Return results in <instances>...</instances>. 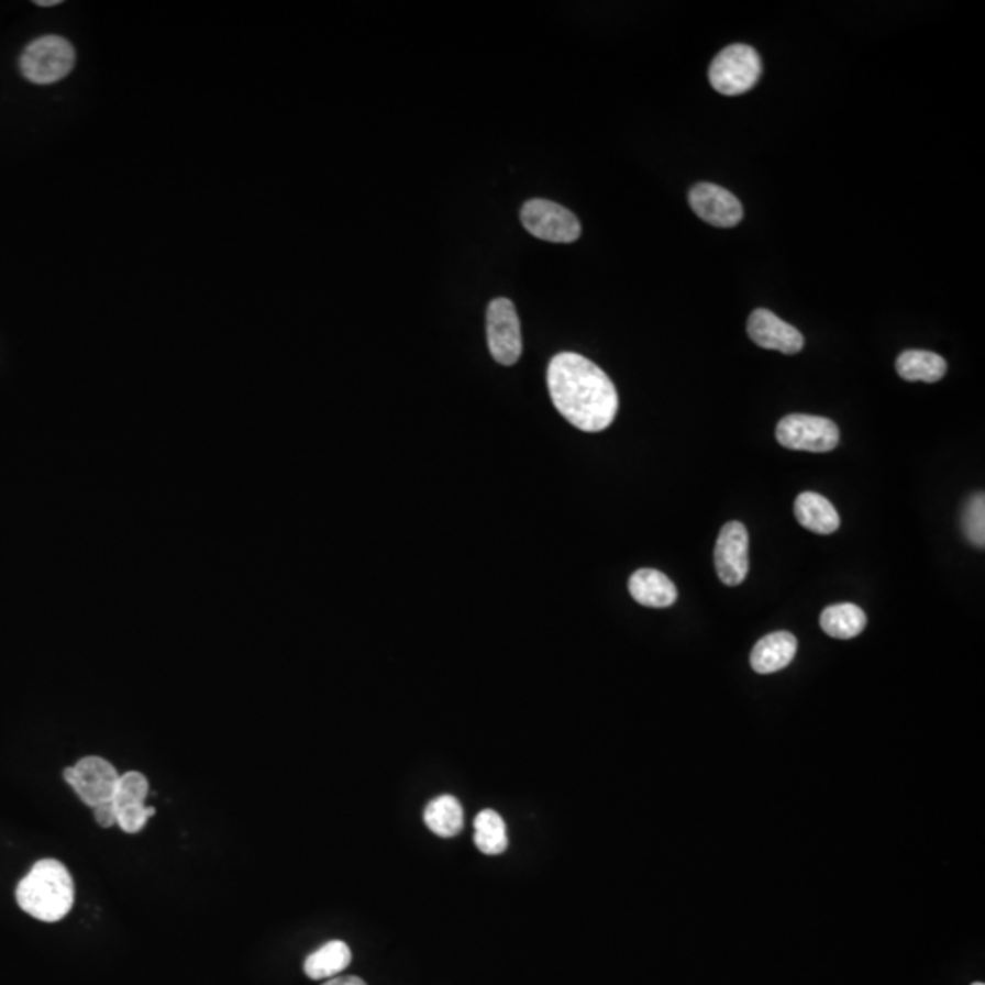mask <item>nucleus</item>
<instances>
[{
	"label": "nucleus",
	"mask_w": 985,
	"mask_h": 985,
	"mask_svg": "<svg viewBox=\"0 0 985 985\" xmlns=\"http://www.w3.org/2000/svg\"><path fill=\"white\" fill-rule=\"evenodd\" d=\"M973 985H984V984H982V982H976V984H973Z\"/></svg>",
	"instance_id": "nucleus-25"
},
{
	"label": "nucleus",
	"mask_w": 985,
	"mask_h": 985,
	"mask_svg": "<svg viewBox=\"0 0 985 985\" xmlns=\"http://www.w3.org/2000/svg\"><path fill=\"white\" fill-rule=\"evenodd\" d=\"M74 900L76 885L70 871L54 857L38 860L16 885V904L41 921L63 920L74 907Z\"/></svg>",
	"instance_id": "nucleus-2"
},
{
	"label": "nucleus",
	"mask_w": 985,
	"mask_h": 985,
	"mask_svg": "<svg viewBox=\"0 0 985 985\" xmlns=\"http://www.w3.org/2000/svg\"><path fill=\"white\" fill-rule=\"evenodd\" d=\"M423 821L440 838H453L464 829V809L455 796H439L423 810Z\"/></svg>",
	"instance_id": "nucleus-19"
},
{
	"label": "nucleus",
	"mask_w": 985,
	"mask_h": 985,
	"mask_svg": "<svg viewBox=\"0 0 985 985\" xmlns=\"http://www.w3.org/2000/svg\"><path fill=\"white\" fill-rule=\"evenodd\" d=\"M896 370L904 380L934 384L948 373V362L940 354L910 348L896 359Z\"/></svg>",
	"instance_id": "nucleus-16"
},
{
	"label": "nucleus",
	"mask_w": 985,
	"mask_h": 985,
	"mask_svg": "<svg viewBox=\"0 0 985 985\" xmlns=\"http://www.w3.org/2000/svg\"><path fill=\"white\" fill-rule=\"evenodd\" d=\"M749 336L755 345L783 354H798L805 345V337L798 329L783 322L774 312L755 309L749 318Z\"/></svg>",
	"instance_id": "nucleus-12"
},
{
	"label": "nucleus",
	"mask_w": 985,
	"mask_h": 985,
	"mask_svg": "<svg viewBox=\"0 0 985 985\" xmlns=\"http://www.w3.org/2000/svg\"><path fill=\"white\" fill-rule=\"evenodd\" d=\"M776 439L787 450L829 453L840 444V429L830 418L788 414L777 423Z\"/></svg>",
	"instance_id": "nucleus-5"
},
{
	"label": "nucleus",
	"mask_w": 985,
	"mask_h": 985,
	"mask_svg": "<svg viewBox=\"0 0 985 985\" xmlns=\"http://www.w3.org/2000/svg\"><path fill=\"white\" fill-rule=\"evenodd\" d=\"M628 589L633 599L646 608H668L677 600L675 584L658 569H638L630 577Z\"/></svg>",
	"instance_id": "nucleus-15"
},
{
	"label": "nucleus",
	"mask_w": 985,
	"mask_h": 985,
	"mask_svg": "<svg viewBox=\"0 0 985 985\" xmlns=\"http://www.w3.org/2000/svg\"><path fill=\"white\" fill-rule=\"evenodd\" d=\"M76 65V49L57 35L33 41L21 57L22 76L35 85H52L65 79Z\"/></svg>",
	"instance_id": "nucleus-4"
},
{
	"label": "nucleus",
	"mask_w": 985,
	"mask_h": 985,
	"mask_svg": "<svg viewBox=\"0 0 985 985\" xmlns=\"http://www.w3.org/2000/svg\"><path fill=\"white\" fill-rule=\"evenodd\" d=\"M63 776L70 783L81 801L96 809L99 805L112 801L121 774L104 757L86 755L77 761L76 765L65 768Z\"/></svg>",
	"instance_id": "nucleus-6"
},
{
	"label": "nucleus",
	"mask_w": 985,
	"mask_h": 985,
	"mask_svg": "<svg viewBox=\"0 0 985 985\" xmlns=\"http://www.w3.org/2000/svg\"><path fill=\"white\" fill-rule=\"evenodd\" d=\"M351 949L342 940H331L314 953L309 954L303 971L311 981H329L347 970L351 964Z\"/></svg>",
	"instance_id": "nucleus-17"
},
{
	"label": "nucleus",
	"mask_w": 985,
	"mask_h": 985,
	"mask_svg": "<svg viewBox=\"0 0 985 985\" xmlns=\"http://www.w3.org/2000/svg\"><path fill=\"white\" fill-rule=\"evenodd\" d=\"M820 624L823 632L834 639H854L867 627V616L860 606L834 605L824 608L820 617Z\"/></svg>",
	"instance_id": "nucleus-18"
},
{
	"label": "nucleus",
	"mask_w": 985,
	"mask_h": 985,
	"mask_svg": "<svg viewBox=\"0 0 985 985\" xmlns=\"http://www.w3.org/2000/svg\"><path fill=\"white\" fill-rule=\"evenodd\" d=\"M962 530L967 541L976 547L985 546V497L984 492H976L965 503L962 513Z\"/></svg>",
	"instance_id": "nucleus-21"
},
{
	"label": "nucleus",
	"mask_w": 985,
	"mask_h": 985,
	"mask_svg": "<svg viewBox=\"0 0 985 985\" xmlns=\"http://www.w3.org/2000/svg\"><path fill=\"white\" fill-rule=\"evenodd\" d=\"M713 564L727 586H739L749 575V531L738 520L724 524L719 533Z\"/></svg>",
	"instance_id": "nucleus-10"
},
{
	"label": "nucleus",
	"mask_w": 985,
	"mask_h": 985,
	"mask_svg": "<svg viewBox=\"0 0 985 985\" xmlns=\"http://www.w3.org/2000/svg\"><path fill=\"white\" fill-rule=\"evenodd\" d=\"M690 207L697 218L707 221L708 225L719 229H732L743 220V207L734 193L713 182H697L691 188Z\"/></svg>",
	"instance_id": "nucleus-11"
},
{
	"label": "nucleus",
	"mask_w": 985,
	"mask_h": 985,
	"mask_svg": "<svg viewBox=\"0 0 985 985\" xmlns=\"http://www.w3.org/2000/svg\"><path fill=\"white\" fill-rule=\"evenodd\" d=\"M520 220L525 231L542 242L574 243L583 232L574 212L547 199L528 201L520 210Z\"/></svg>",
	"instance_id": "nucleus-7"
},
{
	"label": "nucleus",
	"mask_w": 985,
	"mask_h": 985,
	"mask_svg": "<svg viewBox=\"0 0 985 985\" xmlns=\"http://www.w3.org/2000/svg\"><path fill=\"white\" fill-rule=\"evenodd\" d=\"M322 985H367L358 976H334Z\"/></svg>",
	"instance_id": "nucleus-23"
},
{
	"label": "nucleus",
	"mask_w": 985,
	"mask_h": 985,
	"mask_svg": "<svg viewBox=\"0 0 985 985\" xmlns=\"http://www.w3.org/2000/svg\"><path fill=\"white\" fill-rule=\"evenodd\" d=\"M760 54L749 44H732L712 60L708 77L721 96H741L752 90L761 77Z\"/></svg>",
	"instance_id": "nucleus-3"
},
{
	"label": "nucleus",
	"mask_w": 985,
	"mask_h": 985,
	"mask_svg": "<svg viewBox=\"0 0 985 985\" xmlns=\"http://www.w3.org/2000/svg\"><path fill=\"white\" fill-rule=\"evenodd\" d=\"M93 818H96L97 823L102 829H110V827L118 824V815H115V807H113L112 801L96 807L93 809Z\"/></svg>",
	"instance_id": "nucleus-22"
},
{
	"label": "nucleus",
	"mask_w": 985,
	"mask_h": 985,
	"mask_svg": "<svg viewBox=\"0 0 985 985\" xmlns=\"http://www.w3.org/2000/svg\"><path fill=\"white\" fill-rule=\"evenodd\" d=\"M60 0H37V5H57Z\"/></svg>",
	"instance_id": "nucleus-24"
},
{
	"label": "nucleus",
	"mask_w": 985,
	"mask_h": 985,
	"mask_svg": "<svg viewBox=\"0 0 985 985\" xmlns=\"http://www.w3.org/2000/svg\"><path fill=\"white\" fill-rule=\"evenodd\" d=\"M547 389L557 411L584 433H600L616 420L619 395L613 381L580 354L561 353L552 358Z\"/></svg>",
	"instance_id": "nucleus-1"
},
{
	"label": "nucleus",
	"mask_w": 985,
	"mask_h": 985,
	"mask_svg": "<svg viewBox=\"0 0 985 985\" xmlns=\"http://www.w3.org/2000/svg\"><path fill=\"white\" fill-rule=\"evenodd\" d=\"M475 845L488 856H498L508 849V829L502 816L486 809L475 818Z\"/></svg>",
	"instance_id": "nucleus-20"
},
{
	"label": "nucleus",
	"mask_w": 985,
	"mask_h": 985,
	"mask_svg": "<svg viewBox=\"0 0 985 985\" xmlns=\"http://www.w3.org/2000/svg\"><path fill=\"white\" fill-rule=\"evenodd\" d=\"M488 345L492 358L500 365H514L522 354V332L519 314L506 298L492 300L488 307Z\"/></svg>",
	"instance_id": "nucleus-8"
},
{
	"label": "nucleus",
	"mask_w": 985,
	"mask_h": 985,
	"mask_svg": "<svg viewBox=\"0 0 985 985\" xmlns=\"http://www.w3.org/2000/svg\"><path fill=\"white\" fill-rule=\"evenodd\" d=\"M794 513L799 524L816 535H832L840 530V514L830 500L818 492H801L794 503Z\"/></svg>",
	"instance_id": "nucleus-14"
},
{
	"label": "nucleus",
	"mask_w": 985,
	"mask_h": 985,
	"mask_svg": "<svg viewBox=\"0 0 985 985\" xmlns=\"http://www.w3.org/2000/svg\"><path fill=\"white\" fill-rule=\"evenodd\" d=\"M148 793L151 783L141 772L130 771L121 774L112 799L121 830L129 834H137L145 829L152 816L156 815L154 807H146Z\"/></svg>",
	"instance_id": "nucleus-9"
},
{
	"label": "nucleus",
	"mask_w": 985,
	"mask_h": 985,
	"mask_svg": "<svg viewBox=\"0 0 985 985\" xmlns=\"http://www.w3.org/2000/svg\"><path fill=\"white\" fill-rule=\"evenodd\" d=\"M798 652V639L793 633L774 632L755 643L750 664L757 674L766 675L787 668Z\"/></svg>",
	"instance_id": "nucleus-13"
}]
</instances>
